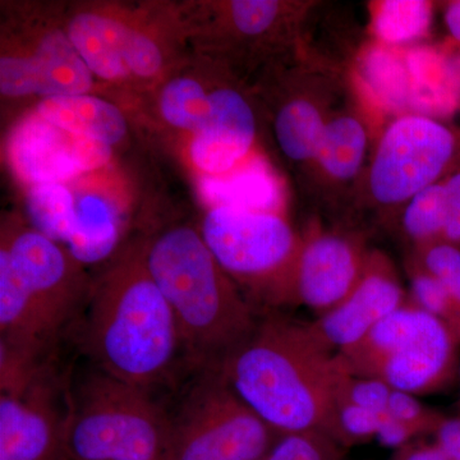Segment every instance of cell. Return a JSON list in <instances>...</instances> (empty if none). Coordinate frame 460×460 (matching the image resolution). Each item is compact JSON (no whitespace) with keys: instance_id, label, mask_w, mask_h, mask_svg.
Segmentation results:
<instances>
[{"instance_id":"obj_1","label":"cell","mask_w":460,"mask_h":460,"mask_svg":"<svg viewBox=\"0 0 460 460\" xmlns=\"http://www.w3.org/2000/svg\"><path fill=\"white\" fill-rule=\"evenodd\" d=\"M235 394L280 435L332 436L343 366L311 335L307 323L260 317L252 334L220 366Z\"/></svg>"},{"instance_id":"obj_2","label":"cell","mask_w":460,"mask_h":460,"mask_svg":"<svg viewBox=\"0 0 460 460\" xmlns=\"http://www.w3.org/2000/svg\"><path fill=\"white\" fill-rule=\"evenodd\" d=\"M83 345L96 368L133 385L150 390L171 374L180 330L144 243L126 248L91 287Z\"/></svg>"},{"instance_id":"obj_3","label":"cell","mask_w":460,"mask_h":460,"mask_svg":"<svg viewBox=\"0 0 460 460\" xmlns=\"http://www.w3.org/2000/svg\"><path fill=\"white\" fill-rule=\"evenodd\" d=\"M144 252L177 321L181 349L201 370L220 368L252 334L261 314L192 226L165 229L145 242Z\"/></svg>"},{"instance_id":"obj_4","label":"cell","mask_w":460,"mask_h":460,"mask_svg":"<svg viewBox=\"0 0 460 460\" xmlns=\"http://www.w3.org/2000/svg\"><path fill=\"white\" fill-rule=\"evenodd\" d=\"M66 404L65 460H164L171 417L150 390L93 368Z\"/></svg>"},{"instance_id":"obj_5","label":"cell","mask_w":460,"mask_h":460,"mask_svg":"<svg viewBox=\"0 0 460 460\" xmlns=\"http://www.w3.org/2000/svg\"><path fill=\"white\" fill-rule=\"evenodd\" d=\"M459 344L445 323L407 302L337 356L349 374L420 396L452 383Z\"/></svg>"},{"instance_id":"obj_6","label":"cell","mask_w":460,"mask_h":460,"mask_svg":"<svg viewBox=\"0 0 460 460\" xmlns=\"http://www.w3.org/2000/svg\"><path fill=\"white\" fill-rule=\"evenodd\" d=\"M202 238L223 270L269 307L295 305L299 243L289 224L275 213L211 208Z\"/></svg>"},{"instance_id":"obj_7","label":"cell","mask_w":460,"mask_h":460,"mask_svg":"<svg viewBox=\"0 0 460 460\" xmlns=\"http://www.w3.org/2000/svg\"><path fill=\"white\" fill-rule=\"evenodd\" d=\"M280 436L205 368L171 417L164 460H261Z\"/></svg>"},{"instance_id":"obj_8","label":"cell","mask_w":460,"mask_h":460,"mask_svg":"<svg viewBox=\"0 0 460 460\" xmlns=\"http://www.w3.org/2000/svg\"><path fill=\"white\" fill-rule=\"evenodd\" d=\"M0 255L25 287L45 325L57 339L89 301L91 287L80 261L33 226H3Z\"/></svg>"},{"instance_id":"obj_9","label":"cell","mask_w":460,"mask_h":460,"mask_svg":"<svg viewBox=\"0 0 460 460\" xmlns=\"http://www.w3.org/2000/svg\"><path fill=\"white\" fill-rule=\"evenodd\" d=\"M459 142L447 126L425 115L396 119L378 144L370 171L372 196L380 204L410 201L449 169Z\"/></svg>"},{"instance_id":"obj_10","label":"cell","mask_w":460,"mask_h":460,"mask_svg":"<svg viewBox=\"0 0 460 460\" xmlns=\"http://www.w3.org/2000/svg\"><path fill=\"white\" fill-rule=\"evenodd\" d=\"M93 77L111 84L154 81L164 74L165 53L148 30L108 12L81 11L65 26Z\"/></svg>"},{"instance_id":"obj_11","label":"cell","mask_w":460,"mask_h":460,"mask_svg":"<svg viewBox=\"0 0 460 460\" xmlns=\"http://www.w3.org/2000/svg\"><path fill=\"white\" fill-rule=\"evenodd\" d=\"M113 147L54 126L35 111L21 118L5 142V157L18 181L29 187L66 183L104 168Z\"/></svg>"},{"instance_id":"obj_12","label":"cell","mask_w":460,"mask_h":460,"mask_svg":"<svg viewBox=\"0 0 460 460\" xmlns=\"http://www.w3.org/2000/svg\"><path fill=\"white\" fill-rule=\"evenodd\" d=\"M65 420L47 365L0 389V460H65Z\"/></svg>"},{"instance_id":"obj_13","label":"cell","mask_w":460,"mask_h":460,"mask_svg":"<svg viewBox=\"0 0 460 460\" xmlns=\"http://www.w3.org/2000/svg\"><path fill=\"white\" fill-rule=\"evenodd\" d=\"M26 49L2 51L0 93L3 98H58L90 93L93 86L83 58L65 27H48L26 42Z\"/></svg>"},{"instance_id":"obj_14","label":"cell","mask_w":460,"mask_h":460,"mask_svg":"<svg viewBox=\"0 0 460 460\" xmlns=\"http://www.w3.org/2000/svg\"><path fill=\"white\" fill-rule=\"evenodd\" d=\"M407 302V293L385 263L371 260L359 283L341 304L305 323L321 347L338 354L358 343Z\"/></svg>"},{"instance_id":"obj_15","label":"cell","mask_w":460,"mask_h":460,"mask_svg":"<svg viewBox=\"0 0 460 460\" xmlns=\"http://www.w3.org/2000/svg\"><path fill=\"white\" fill-rule=\"evenodd\" d=\"M367 262L349 239L321 234L302 243L296 270V304L317 314L328 313L349 295Z\"/></svg>"},{"instance_id":"obj_16","label":"cell","mask_w":460,"mask_h":460,"mask_svg":"<svg viewBox=\"0 0 460 460\" xmlns=\"http://www.w3.org/2000/svg\"><path fill=\"white\" fill-rule=\"evenodd\" d=\"M256 136L252 107L239 91H210V114L190 142V159L206 177L226 174L243 162Z\"/></svg>"},{"instance_id":"obj_17","label":"cell","mask_w":460,"mask_h":460,"mask_svg":"<svg viewBox=\"0 0 460 460\" xmlns=\"http://www.w3.org/2000/svg\"><path fill=\"white\" fill-rule=\"evenodd\" d=\"M33 111L66 132L111 147L128 133L126 115L118 105L91 93L39 100Z\"/></svg>"},{"instance_id":"obj_18","label":"cell","mask_w":460,"mask_h":460,"mask_svg":"<svg viewBox=\"0 0 460 460\" xmlns=\"http://www.w3.org/2000/svg\"><path fill=\"white\" fill-rule=\"evenodd\" d=\"M411 78V107L420 115H447L460 100V60L432 49L416 48L407 57Z\"/></svg>"},{"instance_id":"obj_19","label":"cell","mask_w":460,"mask_h":460,"mask_svg":"<svg viewBox=\"0 0 460 460\" xmlns=\"http://www.w3.org/2000/svg\"><path fill=\"white\" fill-rule=\"evenodd\" d=\"M202 198L211 208L272 213L277 206L278 189L270 172L262 163H248L217 177L202 175Z\"/></svg>"},{"instance_id":"obj_20","label":"cell","mask_w":460,"mask_h":460,"mask_svg":"<svg viewBox=\"0 0 460 460\" xmlns=\"http://www.w3.org/2000/svg\"><path fill=\"white\" fill-rule=\"evenodd\" d=\"M118 241L117 211L107 199L84 195L77 199L69 252L80 262L98 261L114 250Z\"/></svg>"},{"instance_id":"obj_21","label":"cell","mask_w":460,"mask_h":460,"mask_svg":"<svg viewBox=\"0 0 460 460\" xmlns=\"http://www.w3.org/2000/svg\"><path fill=\"white\" fill-rule=\"evenodd\" d=\"M325 126L313 102L292 100L275 117V137L284 155L295 162H305L316 159Z\"/></svg>"},{"instance_id":"obj_22","label":"cell","mask_w":460,"mask_h":460,"mask_svg":"<svg viewBox=\"0 0 460 460\" xmlns=\"http://www.w3.org/2000/svg\"><path fill=\"white\" fill-rule=\"evenodd\" d=\"M367 150V133L353 117H339L326 123L316 159L328 174L347 181L358 172Z\"/></svg>"},{"instance_id":"obj_23","label":"cell","mask_w":460,"mask_h":460,"mask_svg":"<svg viewBox=\"0 0 460 460\" xmlns=\"http://www.w3.org/2000/svg\"><path fill=\"white\" fill-rule=\"evenodd\" d=\"M157 109L168 126L193 136L204 127L210 114V93L193 75H175L160 89Z\"/></svg>"},{"instance_id":"obj_24","label":"cell","mask_w":460,"mask_h":460,"mask_svg":"<svg viewBox=\"0 0 460 460\" xmlns=\"http://www.w3.org/2000/svg\"><path fill=\"white\" fill-rule=\"evenodd\" d=\"M77 199L66 183L29 187L26 213L32 226L54 241H68L75 220Z\"/></svg>"},{"instance_id":"obj_25","label":"cell","mask_w":460,"mask_h":460,"mask_svg":"<svg viewBox=\"0 0 460 460\" xmlns=\"http://www.w3.org/2000/svg\"><path fill=\"white\" fill-rule=\"evenodd\" d=\"M362 78L378 104L402 111L411 107V78L404 58L374 48L363 58Z\"/></svg>"},{"instance_id":"obj_26","label":"cell","mask_w":460,"mask_h":460,"mask_svg":"<svg viewBox=\"0 0 460 460\" xmlns=\"http://www.w3.org/2000/svg\"><path fill=\"white\" fill-rule=\"evenodd\" d=\"M431 4L423 0H386L377 8L375 32L387 44H402L425 35Z\"/></svg>"},{"instance_id":"obj_27","label":"cell","mask_w":460,"mask_h":460,"mask_svg":"<svg viewBox=\"0 0 460 460\" xmlns=\"http://www.w3.org/2000/svg\"><path fill=\"white\" fill-rule=\"evenodd\" d=\"M447 219L443 181L420 190L408 201L402 214V228L419 246L441 241Z\"/></svg>"},{"instance_id":"obj_28","label":"cell","mask_w":460,"mask_h":460,"mask_svg":"<svg viewBox=\"0 0 460 460\" xmlns=\"http://www.w3.org/2000/svg\"><path fill=\"white\" fill-rule=\"evenodd\" d=\"M408 302L420 310L440 320L450 330L460 343V310L443 284L422 266L411 269L410 296Z\"/></svg>"},{"instance_id":"obj_29","label":"cell","mask_w":460,"mask_h":460,"mask_svg":"<svg viewBox=\"0 0 460 460\" xmlns=\"http://www.w3.org/2000/svg\"><path fill=\"white\" fill-rule=\"evenodd\" d=\"M345 447L321 431L281 435L261 460H345Z\"/></svg>"},{"instance_id":"obj_30","label":"cell","mask_w":460,"mask_h":460,"mask_svg":"<svg viewBox=\"0 0 460 460\" xmlns=\"http://www.w3.org/2000/svg\"><path fill=\"white\" fill-rule=\"evenodd\" d=\"M384 414L345 401H337L332 417V438L343 447L376 438Z\"/></svg>"},{"instance_id":"obj_31","label":"cell","mask_w":460,"mask_h":460,"mask_svg":"<svg viewBox=\"0 0 460 460\" xmlns=\"http://www.w3.org/2000/svg\"><path fill=\"white\" fill-rule=\"evenodd\" d=\"M419 248L420 265L443 284L460 310V247L438 241Z\"/></svg>"},{"instance_id":"obj_32","label":"cell","mask_w":460,"mask_h":460,"mask_svg":"<svg viewBox=\"0 0 460 460\" xmlns=\"http://www.w3.org/2000/svg\"><path fill=\"white\" fill-rule=\"evenodd\" d=\"M392 392V387L377 378L356 376L344 368L339 380L337 401L349 402L366 410L386 413Z\"/></svg>"},{"instance_id":"obj_33","label":"cell","mask_w":460,"mask_h":460,"mask_svg":"<svg viewBox=\"0 0 460 460\" xmlns=\"http://www.w3.org/2000/svg\"><path fill=\"white\" fill-rule=\"evenodd\" d=\"M386 414L417 429L420 436L431 435L444 416L440 411L426 407L419 396L394 389L387 402Z\"/></svg>"},{"instance_id":"obj_34","label":"cell","mask_w":460,"mask_h":460,"mask_svg":"<svg viewBox=\"0 0 460 460\" xmlns=\"http://www.w3.org/2000/svg\"><path fill=\"white\" fill-rule=\"evenodd\" d=\"M280 3L270 0H235L229 4L233 25L244 35H261L277 21Z\"/></svg>"},{"instance_id":"obj_35","label":"cell","mask_w":460,"mask_h":460,"mask_svg":"<svg viewBox=\"0 0 460 460\" xmlns=\"http://www.w3.org/2000/svg\"><path fill=\"white\" fill-rule=\"evenodd\" d=\"M443 183L447 219L441 241L460 247V164L447 175Z\"/></svg>"},{"instance_id":"obj_36","label":"cell","mask_w":460,"mask_h":460,"mask_svg":"<svg viewBox=\"0 0 460 460\" xmlns=\"http://www.w3.org/2000/svg\"><path fill=\"white\" fill-rule=\"evenodd\" d=\"M420 432L401 420L393 419L389 414H384L378 428L376 438L378 444L389 449L398 450L411 441L419 440Z\"/></svg>"},{"instance_id":"obj_37","label":"cell","mask_w":460,"mask_h":460,"mask_svg":"<svg viewBox=\"0 0 460 460\" xmlns=\"http://www.w3.org/2000/svg\"><path fill=\"white\" fill-rule=\"evenodd\" d=\"M431 436L450 460H460V414L441 417Z\"/></svg>"},{"instance_id":"obj_38","label":"cell","mask_w":460,"mask_h":460,"mask_svg":"<svg viewBox=\"0 0 460 460\" xmlns=\"http://www.w3.org/2000/svg\"><path fill=\"white\" fill-rule=\"evenodd\" d=\"M390 460H450L434 443H425V441L416 440L411 444L405 445L401 449L394 450Z\"/></svg>"},{"instance_id":"obj_39","label":"cell","mask_w":460,"mask_h":460,"mask_svg":"<svg viewBox=\"0 0 460 460\" xmlns=\"http://www.w3.org/2000/svg\"><path fill=\"white\" fill-rule=\"evenodd\" d=\"M445 22H447V30L454 40L460 44V0L447 5V12H445Z\"/></svg>"},{"instance_id":"obj_40","label":"cell","mask_w":460,"mask_h":460,"mask_svg":"<svg viewBox=\"0 0 460 460\" xmlns=\"http://www.w3.org/2000/svg\"><path fill=\"white\" fill-rule=\"evenodd\" d=\"M458 375H459V378H460V361H459V367H458ZM458 405H459V410H460V398H459Z\"/></svg>"}]
</instances>
